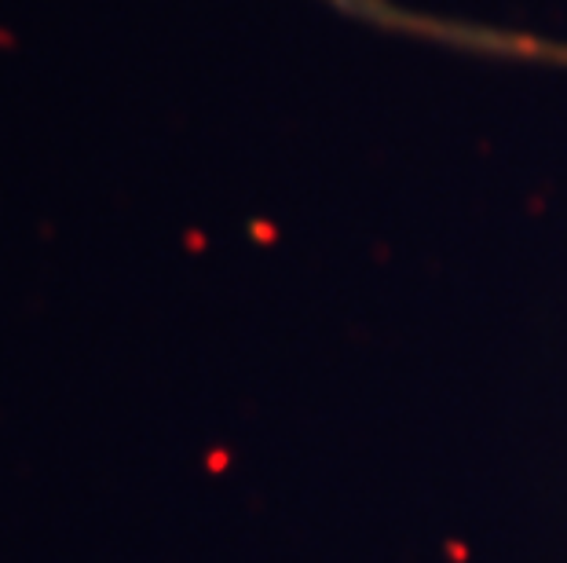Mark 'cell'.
I'll list each match as a JSON object with an SVG mask.
<instances>
[{
  "instance_id": "cell-1",
  "label": "cell",
  "mask_w": 567,
  "mask_h": 563,
  "mask_svg": "<svg viewBox=\"0 0 567 563\" xmlns=\"http://www.w3.org/2000/svg\"><path fill=\"white\" fill-rule=\"evenodd\" d=\"M429 38H432V41H443V44L468 48V52L509 55V59H527V63H546V66H567V44L524 38V33H505V30L465 27V22L432 19Z\"/></svg>"
}]
</instances>
